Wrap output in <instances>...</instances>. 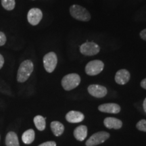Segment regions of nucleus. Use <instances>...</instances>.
<instances>
[{
	"mask_svg": "<svg viewBox=\"0 0 146 146\" xmlns=\"http://www.w3.org/2000/svg\"><path fill=\"white\" fill-rule=\"evenodd\" d=\"M34 64L31 60H26L21 64L17 72V81L25 83L30 77L33 72Z\"/></svg>",
	"mask_w": 146,
	"mask_h": 146,
	"instance_id": "f257e3e1",
	"label": "nucleus"
},
{
	"mask_svg": "<svg viewBox=\"0 0 146 146\" xmlns=\"http://www.w3.org/2000/svg\"><path fill=\"white\" fill-rule=\"evenodd\" d=\"M70 13L72 17L79 21L88 22L91 19V15L88 10L79 5H72L70 8Z\"/></svg>",
	"mask_w": 146,
	"mask_h": 146,
	"instance_id": "f03ea898",
	"label": "nucleus"
},
{
	"mask_svg": "<svg viewBox=\"0 0 146 146\" xmlns=\"http://www.w3.org/2000/svg\"><path fill=\"white\" fill-rule=\"evenodd\" d=\"M81 83V77L78 74L71 73L65 75L62 79V86L66 91H71L75 89Z\"/></svg>",
	"mask_w": 146,
	"mask_h": 146,
	"instance_id": "7ed1b4c3",
	"label": "nucleus"
},
{
	"mask_svg": "<svg viewBox=\"0 0 146 146\" xmlns=\"http://www.w3.org/2000/svg\"><path fill=\"white\" fill-rule=\"evenodd\" d=\"M110 135L106 131H99L94 133L86 141V146H96L102 144L108 139Z\"/></svg>",
	"mask_w": 146,
	"mask_h": 146,
	"instance_id": "20e7f679",
	"label": "nucleus"
},
{
	"mask_svg": "<svg viewBox=\"0 0 146 146\" xmlns=\"http://www.w3.org/2000/svg\"><path fill=\"white\" fill-rule=\"evenodd\" d=\"M104 68V64L101 60H92L87 63L85 66V72L87 75L96 76L102 72Z\"/></svg>",
	"mask_w": 146,
	"mask_h": 146,
	"instance_id": "39448f33",
	"label": "nucleus"
},
{
	"mask_svg": "<svg viewBox=\"0 0 146 146\" xmlns=\"http://www.w3.org/2000/svg\"><path fill=\"white\" fill-rule=\"evenodd\" d=\"M45 70L47 72L52 73L56 68L58 64V57L56 53L51 52L45 54L43 59Z\"/></svg>",
	"mask_w": 146,
	"mask_h": 146,
	"instance_id": "423d86ee",
	"label": "nucleus"
},
{
	"mask_svg": "<svg viewBox=\"0 0 146 146\" xmlns=\"http://www.w3.org/2000/svg\"><path fill=\"white\" fill-rule=\"evenodd\" d=\"M100 51V47L94 42H86L80 47V52L83 55L92 56L98 54Z\"/></svg>",
	"mask_w": 146,
	"mask_h": 146,
	"instance_id": "0eeeda50",
	"label": "nucleus"
},
{
	"mask_svg": "<svg viewBox=\"0 0 146 146\" xmlns=\"http://www.w3.org/2000/svg\"><path fill=\"white\" fill-rule=\"evenodd\" d=\"M43 18V12L39 8H31L27 14L28 22L33 26H36L40 23Z\"/></svg>",
	"mask_w": 146,
	"mask_h": 146,
	"instance_id": "6e6552de",
	"label": "nucleus"
},
{
	"mask_svg": "<svg viewBox=\"0 0 146 146\" xmlns=\"http://www.w3.org/2000/svg\"><path fill=\"white\" fill-rule=\"evenodd\" d=\"M89 94L96 98H102L107 95V89L100 85H91L87 88Z\"/></svg>",
	"mask_w": 146,
	"mask_h": 146,
	"instance_id": "1a4fd4ad",
	"label": "nucleus"
},
{
	"mask_svg": "<svg viewBox=\"0 0 146 146\" xmlns=\"http://www.w3.org/2000/svg\"><path fill=\"white\" fill-rule=\"evenodd\" d=\"M131 78V74L126 69H120L116 73L114 79L116 83L118 85H123L127 84Z\"/></svg>",
	"mask_w": 146,
	"mask_h": 146,
	"instance_id": "9d476101",
	"label": "nucleus"
},
{
	"mask_svg": "<svg viewBox=\"0 0 146 146\" xmlns=\"http://www.w3.org/2000/svg\"><path fill=\"white\" fill-rule=\"evenodd\" d=\"M98 110L102 112L108 114H118L121 110V108L117 104L107 103L99 106Z\"/></svg>",
	"mask_w": 146,
	"mask_h": 146,
	"instance_id": "9b49d317",
	"label": "nucleus"
},
{
	"mask_svg": "<svg viewBox=\"0 0 146 146\" xmlns=\"http://www.w3.org/2000/svg\"><path fill=\"white\" fill-rule=\"evenodd\" d=\"M84 118H85L84 114L78 111H70L66 115V119L70 123H81Z\"/></svg>",
	"mask_w": 146,
	"mask_h": 146,
	"instance_id": "f8f14e48",
	"label": "nucleus"
},
{
	"mask_svg": "<svg viewBox=\"0 0 146 146\" xmlns=\"http://www.w3.org/2000/svg\"><path fill=\"white\" fill-rule=\"evenodd\" d=\"M104 125L109 129H121L123 127V122L120 119L114 117H107L104 120Z\"/></svg>",
	"mask_w": 146,
	"mask_h": 146,
	"instance_id": "ddd939ff",
	"label": "nucleus"
},
{
	"mask_svg": "<svg viewBox=\"0 0 146 146\" xmlns=\"http://www.w3.org/2000/svg\"><path fill=\"white\" fill-rule=\"evenodd\" d=\"M87 132H88V130H87V126L80 125L74 129L73 134L77 141H83L87 137Z\"/></svg>",
	"mask_w": 146,
	"mask_h": 146,
	"instance_id": "4468645a",
	"label": "nucleus"
},
{
	"mask_svg": "<svg viewBox=\"0 0 146 146\" xmlns=\"http://www.w3.org/2000/svg\"><path fill=\"white\" fill-rule=\"evenodd\" d=\"M5 143L6 146H20L16 133L14 131H9L5 136Z\"/></svg>",
	"mask_w": 146,
	"mask_h": 146,
	"instance_id": "2eb2a0df",
	"label": "nucleus"
},
{
	"mask_svg": "<svg viewBox=\"0 0 146 146\" xmlns=\"http://www.w3.org/2000/svg\"><path fill=\"white\" fill-rule=\"evenodd\" d=\"M50 128L53 134L56 137H59L64 131V126L59 121H52L50 124Z\"/></svg>",
	"mask_w": 146,
	"mask_h": 146,
	"instance_id": "dca6fc26",
	"label": "nucleus"
},
{
	"mask_svg": "<svg viewBox=\"0 0 146 146\" xmlns=\"http://www.w3.org/2000/svg\"><path fill=\"white\" fill-rule=\"evenodd\" d=\"M35 138V131L33 129H30L23 133V135H22V141L25 144L29 145V144L32 143L34 141Z\"/></svg>",
	"mask_w": 146,
	"mask_h": 146,
	"instance_id": "f3484780",
	"label": "nucleus"
},
{
	"mask_svg": "<svg viewBox=\"0 0 146 146\" xmlns=\"http://www.w3.org/2000/svg\"><path fill=\"white\" fill-rule=\"evenodd\" d=\"M46 118H44L41 115H37L35 116L33 118V122L36 129L40 131H43L45 129L46 127V122H45Z\"/></svg>",
	"mask_w": 146,
	"mask_h": 146,
	"instance_id": "a211bd4d",
	"label": "nucleus"
},
{
	"mask_svg": "<svg viewBox=\"0 0 146 146\" xmlns=\"http://www.w3.org/2000/svg\"><path fill=\"white\" fill-rule=\"evenodd\" d=\"M1 5L5 10L11 11L15 8V0H1Z\"/></svg>",
	"mask_w": 146,
	"mask_h": 146,
	"instance_id": "6ab92c4d",
	"label": "nucleus"
},
{
	"mask_svg": "<svg viewBox=\"0 0 146 146\" xmlns=\"http://www.w3.org/2000/svg\"><path fill=\"white\" fill-rule=\"evenodd\" d=\"M137 129L140 131L146 132V120L142 119L138 122L136 125Z\"/></svg>",
	"mask_w": 146,
	"mask_h": 146,
	"instance_id": "aec40b11",
	"label": "nucleus"
},
{
	"mask_svg": "<svg viewBox=\"0 0 146 146\" xmlns=\"http://www.w3.org/2000/svg\"><path fill=\"white\" fill-rule=\"evenodd\" d=\"M7 41V38L4 33L0 31V46H3L5 44Z\"/></svg>",
	"mask_w": 146,
	"mask_h": 146,
	"instance_id": "412c9836",
	"label": "nucleus"
},
{
	"mask_svg": "<svg viewBox=\"0 0 146 146\" xmlns=\"http://www.w3.org/2000/svg\"><path fill=\"white\" fill-rule=\"evenodd\" d=\"M38 146H56V143L54 141H49L40 144Z\"/></svg>",
	"mask_w": 146,
	"mask_h": 146,
	"instance_id": "4be33fe9",
	"label": "nucleus"
},
{
	"mask_svg": "<svg viewBox=\"0 0 146 146\" xmlns=\"http://www.w3.org/2000/svg\"><path fill=\"white\" fill-rule=\"evenodd\" d=\"M140 36H141L142 39H143L144 41H146V29H143V31L140 32Z\"/></svg>",
	"mask_w": 146,
	"mask_h": 146,
	"instance_id": "5701e85b",
	"label": "nucleus"
},
{
	"mask_svg": "<svg viewBox=\"0 0 146 146\" xmlns=\"http://www.w3.org/2000/svg\"><path fill=\"white\" fill-rule=\"evenodd\" d=\"M5 60H4V58L3 56L0 54V69L2 68V67L3 66V64H4Z\"/></svg>",
	"mask_w": 146,
	"mask_h": 146,
	"instance_id": "b1692460",
	"label": "nucleus"
},
{
	"mask_svg": "<svg viewBox=\"0 0 146 146\" xmlns=\"http://www.w3.org/2000/svg\"><path fill=\"white\" fill-rule=\"evenodd\" d=\"M141 87L144 89H146V78L141 81Z\"/></svg>",
	"mask_w": 146,
	"mask_h": 146,
	"instance_id": "393cba45",
	"label": "nucleus"
},
{
	"mask_svg": "<svg viewBox=\"0 0 146 146\" xmlns=\"http://www.w3.org/2000/svg\"><path fill=\"white\" fill-rule=\"evenodd\" d=\"M143 110H144V111H145V112L146 113V98H145V99L144 100V101H143Z\"/></svg>",
	"mask_w": 146,
	"mask_h": 146,
	"instance_id": "a878e982",
	"label": "nucleus"
},
{
	"mask_svg": "<svg viewBox=\"0 0 146 146\" xmlns=\"http://www.w3.org/2000/svg\"><path fill=\"white\" fill-rule=\"evenodd\" d=\"M0 139H1V137H0Z\"/></svg>",
	"mask_w": 146,
	"mask_h": 146,
	"instance_id": "bb28decb",
	"label": "nucleus"
}]
</instances>
